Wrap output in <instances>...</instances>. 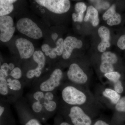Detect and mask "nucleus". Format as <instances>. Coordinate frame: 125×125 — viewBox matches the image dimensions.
<instances>
[{"label": "nucleus", "mask_w": 125, "mask_h": 125, "mask_svg": "<svg viewBox=\"0 0 125 125\" xmlns=\"http://www.w3.org/2000/svg\"><path fill=\"white\" fill-rule=\"evenodd\" d=\"M18 31L30 38L38 39L43 36L42 31L38 25L29 18L20 19L16 25Z\"/></svg>", "instance_id": "nucleus-1"}, {"label": "nucleus", "mask_w": 125, "mask_h": 125, "mask_svg": "<svg viewBox=\"0 0 125 125\" xmlns=\"http://www.w3.org/2000/svg\"><path fill=\"white\" fill-rule=\"evenodd\" d=\"M62 96L63 101L70 105H82L87 100L86 96L83 92L72 86H67L63 89Z\"/></svg>", "instance_id": "nucleus-2"}, {"label": "nucleus", "mask_w": 125, "mask_h": 125, "mask_svg": "<svg viewBox=\"0 0 125 125\" xmlns=\"http://www.w3.org/2000/svg\"><path fill=\"white\" fill-rule=\"evenodd\" d=\"M35 1L49 11L56 14L66 13L71 6L70 1L69 0H36Z\"/></svg>", "instance_id": "nucleus-3"}, {"label": "nucleus", "mask_w": 125, "mask_h": 125, "mask_svg": "<svg viewBox=\"0 0 125 125\" xmlns=\"http://www.w3.org/2000/svg\"><path fill=\"white\" fill-rule=\"evenodd\" d=\"M13 18L9 15L0 17V39L2 42H9L15 30Z\"/></svg>", "instance_id": "nucleus-4"}, {"label": "nucleus", "mask_w": 125, "mask_h": 125, "mask_svg": "<svg viewBox=\"0 0 125 125\" xmlns=\"http://www.w3.org/2000/svg\"><path fill=\"white\" fill-rule=\"evenodd\" d=\"M62 72L60 69H56L47 80L43 82L40 85V89L43 92H52L61 83Z\"/></svg>", "instance_id": "nucleus-5"}, {"label": "nucleus", "mask_w": 125, "mask_h": 125, "mask_svg": "<svg viewBox=\"0 0 125 125\" xmlns=\"http://www.w3.org/2000/svg\"><path fill=\"white\" fill-rule=\"evenodd\" d=\"M69 116L73 125H92L91 118L78 106H74L71 108Z\"/></svg>", "instance_id": "nucleus-6"}, {"label": "nucleus", "mask_w": 125, "mask_h": 125, "mask_svg": "<svg viewBox=\"0 0 125 125\" xmlns=\"http://www.w3.org/2000/svg\"><path fill=\"white\" fill-rule=\"evenodd\" d=\"M15 45L21 59H28L33 55L35 52L33 43L26 39L18 38L16 40Z\"/></svg>", "instance_id": "nucleus-7"}, {"label": "nucleus", "mask_w": 125, "mask_h": 125, "mask_svg": "<svg viewBox=\"0 0 125 125\" xmlns=\"http://www.w3.org/2000/svg\"><path fill=\"white\" fill-rule=\"evenodd\" d=\"M67 76L71 81L78 84L85 83L88 80L87 75L76 63L70 65L67 71Z\"/></svg>", "instance_id": "nucleus-8"}, {"label": "nucleus", "mask_w": 125, "mask_h": 125, "mask_svg": "<svg viewBox=\"0 0 125 125\" xmlns=\"http://www.w3.org/2000/svg\"><path fill=\"white\" fill-rule=\"evenodd\" d=\"M118 58L115 54L110 52H105L101 56L100 69L103 73L106 74L113 71V65L117 61Z\"/></svg>", "instance_id": "nucleus-9"}, {"label": "nucleus", "mask_w": 125, "mask_h": 125, "mask_svg": "<svg viewBox=\"0 0 125 125\" xmlns=\"http://www.w3.org/2000/svg\"><path fill=\"white\" fill-rule=\"evenodd\" d=\"M82 41L72 36H68L64 40L63 42L64 50L62 54V58L67 60L71 56L73 50L75 48L80 49L82 47Z\"/></svg>", "instance_id": "nucleus-10"}, {"label": "nucleus", "mask_w": 125, "mask_h": 125, "mask_svg": "<svg viewBox=\"0 0 125 125\" xmlns=\"http://www.w3.org/2000/svg\"><path fill=\"white\" fill-rule=\"evenodd\" d=\"M84 20L86 22L90 21L94 27L97 26L99 23V20L98 11L97 9L92 6H89Z\"/></svg>", "instance_id": "nucleus-11"}, {"label": "nucleus", "mask_w": 125, "mask_h": 125, "mask_svg": "<svg viewBox=\"0 0 125 125\" xmlns=\"http://www.w3.org/2000/svg\"><path fill=\"white\" fill-rule=\"evenodd\" d=\"M17 1L15 0H0V16L7 15L13 10V4Z\"/></svg>", "instance_id": "nucleus-12"}, {"label": "nucleus", "mask_w": 125, "mask_h": 125, "mask_svg": "<svg viewBox=\"0 0 125 125\" xmlns=\"http://www.w3.org/2000/svg\"><path fill=\"white\" fill-rule=\"evenodd\" d=\"M98 33L99 36L102 39V41L99 43L106 48L109 47L110 46L109 41L110 33L109 30L107 27L102 26L98 29Z\"/></svg>", "instance_id": "nucleus-13"}, {"label": "nucleus", "mask_w": 125, "mask_h": 125, "mask_svg": "<svg viewBox=\"0 0 125 125\" xmlns=\"http://www.w3.org/2000/svg\"><path fill=\"white\" fill-rule=\"evenodd\" d=\"M104 97L110 99L113 104H116L120 99L121 96L115 90L111 89L106 88L103 92Z\"/></svg>", "instance_id": "nucleus-14"}, {"label": "nucleus", "mask_w": 125, "mask_h": 125, "mask_svg": "<svg viewBox=\"0 0 125 125\" xmlns=\"http://www.w3.org/2000/svg\"><path fill=\"white\" fill-rule=\"evenodd\" d=\"M33 60L38 65V67L42 69L45 66L46 63V58L42 52L36 51L33 55Z\"/></svg>", "instance_id": "nucleus-15"}, {"label": "nucleus", "mask_w": 125, "mask_h": 125, "mask_svg": "<svg viewBox=\"0 0 125 125\" xmlns=\"http://www.w3.org/2000/svg\"><path fill=\"white\" fill-rule=\"evenodd\" d=\"M7 81L9 89L14 91H19L21 89L22 85L19 80L9 78L7 79Z\"/></svg>", "instance_id": "nucleus-16"}, {"label": "nucleus", "mask_w": 125, "mask_h": 125, "mask_svg": "<svg viewBox=\"0 0 125 125\" xmlns=\"http://www.w3.org/2000/svg\"><path fill=\"white\" fill-rule=\"evenodd\" d=\"M121 22V17L120 15L116 12L112 15L107 21V23L110 26L120 24Z\"/></svg>", "instance_id": "nucleus-17"}, {"label": "nucleus", "mask_w": 125, "mask_h": 125, "mask_svg": "<svg viewBox=\"0 0 125 125\" xmlns=\"http://www.w3.org/2000/svg\"><path fill=\"white\" fill-rule=\"evenodd\" d=\"M9 92V88L7 79L5 78H0V94L1 95L5 96Z\"/></svg>", "instance_id": "nucleus-18"}, {"label": "nucleus", "mask_w": 125, "mask_h": 125, "mask_svg": "<svg viewBox=\"0 0 125 125\" xmlns=\"http://www.w3.org/2000/svg\"><path fill=\"white\" fill-rule=\"evenodd\" d=\"M64 40L62 38H60L57 40L56 43V47L52 48V50L58 56L62 55L64 50L63 42Z\"/></svg>", "instance_id": "nucleus-19"}, {"label": "nucleus", "mask_w": 125, "mask_h": 125, "mask_svg": "<svg viewBox=\"0 0 125 125\" xmlns=\"http://www.w3.org/2000/svg\"><path fill=\"white\" fill-rule=\"evenodd\" d=\"M43 105L46 111L49 112L54 111L57 107V103L54 100L49 101H44Z\"/></svg>", "instance_id": "nucleus-20"}, {"label": "nucleus", "mask_w": 125, "mask_h": 125, "mask_svg": "<svg viewBox=\"0 0 125 125\" xmlns=\"http://www.w3.org/2000/svg\"><path fill=\"white\" fill-rule=\"evenodd\" d=\"M105 77L108 80L115 83L119 80L121 78V74L117 72L113 71L105 74Z\"/></svg>", "instance_id": "nucleus-21"}, {"label": "nucleus", "mask_w": 125, "mask_h": 125, "mask_svg": "<svg viewBox=\"0 0 125 125\" xmlns=\"http://www.w3.org/2000/svg\"><path fill=\"white\" fill-rule=\"evenodd\" d=\"M115 9V4L112 5V6L106 11V12L103 15V18L104 20L107 21V20L112 15L116 13Z\"/></svg>", "instance_id": "nucleus-22"}, {"label": "nucleus", "mask_w": 125, "mask_h": 125, "mask_svg": "<svg viewBox=\"0 0 125 125\" xmlns=\"http://www.w3.org/2000/svg\"><path fill=\"white\" fill-rule=\"evenodd\" d=\"M10 75L15 79H19L22 76V71L19 67H16L10 72Z\"/></svg>", "instance_id": "nucleus-23"}, {"label": "nucleus", "mask_w": 125, "mask_h": 125, "mask_svg": "<svg viewBox=\"0 0 125 125\" xmlns=\"http://www.w3.org/2000/svg\"><path fill=\"white\" fill-rule=\"evenodd\" d=\"M115 109L120 112H125V96L120 99L116 104Z\"/></svg>", "instance_id": "nucleus-24"}, {"label": "nucleus", "mask_w": 125, "mask_h": 125, "mask_svg": "<svg viewBox=\"0 0 125 125\" xmlns=\"http://www.w3.org/2000/svg\"><path fill=\"white\" fill-rule=\"evenodd\" d=\"M43 106L41 102L36 101L32 104V108L34 112L36 113H39L41 112L43 108Z\"/></svg>", "instance_id": "nucleus-25"}, {"label": "nucleus", "mask_w": 125, "mask_h": 125, "mask_svg": "<svg viewBox=\"0 0 125 125\" xmlns=\"http://www.w3.org/2000/svg\"><path fill=\"white\" fill-rule=\"evenodd\" d=\"M75 9L77 13H84L87 9V6L84 2H78L75 4Z\"/></svg>", "instance_id": "nucleus-26"}, {"label": "nucleus", "mask_w": 125, "mask_h": 125, "mask_svg": "<svg viewBox=\"0 0 125 125\" xmlns=\"http://www.w3.org/2000/svg\"><path fill=\"white\" fill-rule=\"evenodd\" d=\"M45 93L44 92L41 91H37L35 92L33 94V97L36 101L41 102L43 99H44Z\"/></svg>", "instance_id": "nucleus-27"}, {"label": "nucleus", "mask_w": 125, "mask_h": 125, "mask_svg": "<svg viewBox=\"0 0 125 125\" xmlns=\"http://www.w3.org/2000/svg\"><path fill=\"white\" fill-rule=\"evenodd\" d=\"M83 15L84 13L82 12L77 13H74L72 14V19L74 22H82L83 21Z\"/></svg>", "instance_id": "nucleus-28"}, {"label": "nucleus", "mask_w": 125, "mask_h": 125, "mask_svg": "<svg viewBox=\"0 0 125 125\" xmlns=\"http://www.w3.org/2000/svg\"><path fill=\"white\" fill-rule=\"evenodd\" d=\"M115 91L118 94H121L123 92V88L120 81L118 80L114 83Z\"/></svg>", "instance_id": "nucleus-29"}, {"label": "nucleus", "mask_w": 125, "mask_h": 125, "mask_svg": "<svg viewBox=\"0 0 125 125\" xmlns=\"http://www.w3.org/2000/svg\"><path fill=\"white\" fill-rule=\"evenodd\" d=\"M117 46L122 50L125 49V34L121 36L117 43Z\"/></svg>", "instance_id": "nucleus-30"}, {"label": "nucleus", "mask_w": 125, "mask_h": 125, "mask_svg": "<svg viewBox=\"0 0 125 125\" xmlns=\"http://www.w3.org/2000/svg\"><path fill=\"white\" fill-rule=\"evenodd\" d=\"M54 95L52 92H46L45 93L44 101H52L54 99Z\"/></svg>", "instance_id": "nucleus-31"}, {"label": "nucleus", "mask_w": 125, "mask_h": 125, "mask_svg": "<svg viewBox=\"0 0 125 125\" xmlns=\"http://www.w3.org/2000/svg\"><path fill=\"white\" fill-rule=\"evenodd\" d=\"M25 125H42L35 118H31L28 120L25 124Z\"/></svg>", "instance_id": "nucleus-32"}, {"label": "nucleus", "mask_w": 125, "mask_h": 125, "mask_svg": "<svg viewBox=\"0 0 125 125\" xmlns=\"http://www.w3.org/2000/svg\"><path fill=\"white\" fill-rule=\"evenodd\" d=\"M35 76L34 69L29 70L26 73V77L28 79H31Z\"/></svg>", "instance_id": "nucleus-33"}, {"label": "nucleus", "mask_w": 125, "mask_h": 125, "mask_svg": "<svg viewBox=\"0 0 125 125\" xmlns=\"http://www.w3.org/2000/svg\"><path fill=\"white\" fill-rule=\"evenodd\" d=\"M42 49L43 52H50L52 48L48 44L45 43L42 45Z\"/></svg>", "instance_id": "nucleus-34"}, {"label": "nucleus", "mask_w": 125, "mask_h": 125, "mask_svg": "<svg viewBox=\"0 0 125 125\" xmlns=\"http://www.w3.org/2000/svg\"><path fill=\"white\" fill-rule=\"evenodd\" d=\"M34 70L35 71V76L37 78L39 77L42 74V69L37 66L36 68L34 69Z\"/></svg>", "instance_id": "nucleus-35"}, {"label": "nucleus", "mask_w": 125, "mask_h": 125, "mask_svg": "<svg viewBox=\"0 0 125 125\" xmlns=\"http://www.w3.org/2000/svg\"><path fill=\"white\" fill-rule=\"evenodd\" d=\"M8 72L0 69V78L6 79L8 76Z\"/></svg>", "instance_id": "nucleus-36"}, {"label": "nucleus", "mask_w": 125, "mask_h": 125, "mask_svg": "<svg viewBox=\"0 0 125 125\" xmlns=\"http://www.w3.org/2000/svg\"><path fill=\"white\" fill-rule=\"evenodd\" d=\"M0 69L4 70L7 72H8L9 70V64L6 62H4L0 66Z\"/></svg>", "instance_id": "nucleus-37"}, {"label": "nucleus", "mask_w": 125, "mask_h": 125, "mask_svg": "<svg viewBox=\"0 0 125 125\" xmlns=\"http://www.w3.org/2000/svg\"><path fill=\"white\" fill-rule=\"evenodd\" d=\"M93 125H109L108 123H106L104 121L102 120H98L96 121Z\"/></svg>", "instance_id": "nucleus-38"}, {"label": "nucleus", "mask_w": 125, "mask_h": 125, "mask_svg": "<svg viewBox=\"0 0 125 125\" xmlns=\"http://www.w3.org/2000/svg\"><path fill=\"white\" fill-rule=\"evenodd\" d=\"M57 55L54 52V51L52 50V48L51 50L50 51V53H49V57L52 59H54L56 57Z\"/></svg>", "instance_id": "nucleus-39"}, {"label": "nucleus", "mask_w": 125, "mask_h": 125, "mask_svg": "<svg viewBox=\"0 0 125 125\" xmlns=\"http://www.w3.org/2000/svg\"><path fill=\"white\" fill-rule=\"evenodd\" d=\"M58 37V35L57 33L55 32L53 33L52 34V40L54 41H55L56 40Z\"/></svg>", "instance_id": "nucleus-40"}, {"label": "nucleus", "mask_w": 125, "mask_h": 125, "mask_svg": "<svg viewBox=\"0 0 125 125\" xmlns=\"http://www.w3.org/2000/svg\"><path fill=\"white\" fill-rule=\"evenodd\" d=\"M5 110V107L1 105L0 106V117L2 116V114L4 112Z\"/></svg>", "instance_id": "nucleus-41"}, {"label": "nucleus", "mask_w": 125, "mask_h": 125, "mask_svg": "<svg viewBox=\"0 0 125 125\" xmlns=\"http://www.w3.org/2000/svg\"><path fill=\"white\" fill-rule=\"evenodd\" d=\"M9 70L11 71L15 68V65L12 63H9Z\"/></svg>", "instance_id": "nucleus-42"}, {"label": "nucleus", "mask_w": 125, "mask_h": 125, "mask_svg": "<svg viewBox=\"0 0 125 125\" xmlns=\"http://www.w3.org/2000/svg\"><path fill=\"white\" fill-rule=\"evenodd\" d=\"M60 125H72L70 124V123H68V122H62Z\"/></svg>", "instance_id": "nucleus-43"}]
</instances>
